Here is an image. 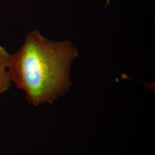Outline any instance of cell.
Segmentation results:
<instances>
[{
    "label": "cell",
    "mask_w": 155,
    "mask_h": 155,
    "mask_svg": "<svg viewBox=\"0 0 155 155\" xmlns=\"http://www.w3.org/2000/svg\"><path fill=\"white\" fill-rule=\"evenodd\" d=\"M9 55L5 48L0 45V95L9 90L12 85L7 70Z\"/></svg>",
    "instance_id": "cell-2"
},
{
    "label": "cell",
    "mask_w": 155,
    "mask_h": 155,
    "mask_svg": "<svg viewBox=\"0 0 155 155\" xmlns=\"http://www.w3.org/2000/svg\"><path fill=\"white\" fill-rule=\"evenodd\" d=\"M78 54L70 41L51 40L36 29L10 54L8 72L12 83L25 93L30 104H50L70 88L71 66Z\"/></svg>",
    "instance_id": "cell-1"
}]
</instances>
